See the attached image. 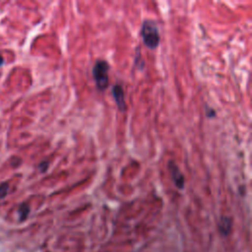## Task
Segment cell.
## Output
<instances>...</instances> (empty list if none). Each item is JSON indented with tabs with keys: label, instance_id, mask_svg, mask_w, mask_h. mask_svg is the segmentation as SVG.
<instances>
[{
	"label": "cell",
	"instance_id": "1",
	"mask_svg": "<svg viewBox=\"0 0 252 252\" xmlns=\"http://www.w3.org/2000/svg\"><path fill=\"white\" fill-rule=\"evenodd\" d=\"M141 35L145 45L150 49H156L159 43V32L157 25L152 21H145L141 29Z\"/></svg>",
	"mask_w": 252,
	"mask_h": 252
},
{
	"label": "cell",
	"instance_id": "2",
	"mask_svg": "<svg viewBox=\"0 0 252 252\" xmlns=\"http://www.w3.org/2000/svg\"><path fill=\"white\" fill-rule=\"evenodd\" d=\"M109 65L104 60H97L93 68V75L98 90L104 91L108 87Z\"/></svg>",
	"mask_w": 252,
	"mask_h": 252
},
{
	"label": "cell",
	"instance_id": "3",
	"mask_svg": "<svg viewBox=\"0 0 252 252\" xmlns=\"http://www.w3.org/2000/svg\"><path fill=\"white\" fill-rule=\"evenodd\" d=\"M168 169H169L170 176H171L172 181L175 184V186L178 189H183L184 184H185V180H184V176H183L182 172L180 171V169L178 168V166L173 161H169Z\"/></svg>",
	"mask_w": 252,
	"mask_h": 252
},
{
	"label": "cell",
	"instance_id": "4",
	"mask_svg": "<svg viewBox=\"0 0 252 252\" xmlns=\"http://www.w3.org/2000/svg\"><path fill=\"white\" fill-rule=\"evenodd\" d=\"M112 94H113V97L116 101L117 107L121 110L124 111L126 109V103H125V98H124V92L121 86L119 85H115L112 89Z\"/></svg>",
	"mask_w": 252,
	"mask_h": 252
},
{
	"label": "cell",
	"instance_id": "5",
	"mask_svg": "<svg viewBox=\"0 0 252 252\" xmlns=\"http://www.w3.org/2000/svg\"><path fill=\"white\" fill-rule=\"evenodd\" d=\"M219 228L221 234L227 235L231 228V220L227 217H221L219 221Z\"/></svg>",
	"mask_w": 252,
	"mask_h": 252
},
{
	"label": "cell",
	"instance_id": "6",
	"mask_svg": "<svg viewBox=\"0 0 252 252\" xmlns=\"http://www.w3.org/2000/svg\"><path fill=\"white\" fill-rule=\"evenodd\" d=\"M30 213V208L29 206H27L26 204H23L20 209H19V215H20V220H24L27 219L28 215Z\"/></svg>",
	"mask_w": 252,
	"mask_h": 252
},
{
	"label": "cell",
	"instance_id": "7",
	"mask_svg": "<svg viewBox=\"0 0 252 252\" xmlns=\"http://www.w3.org/2000/svg\"><path fill=\"white\" fill-rule=\"evenodd\" d=\"M8 192V184L4 183L2 185H0V198L4 197Z\"/></svg>",
	"mask_w": 252,
	"mask_h": 252
},
{
	"label": "cell",
	"instance_id": "8",
	"mask_svg": "<svg viewBox=\"0 0 252 252\" xmlns=\"http://www.w3.org/2000/svg\"><path fill=\"white\" fill-rule=\"evenodd\" d=\"M47 167H48V162H46V161L41 162V163L39 164V168L41 169V171H45Z\"/></svg>",
	"mask_w": 252,
	"mask_h": 252
},
{
	"label": "cell",
	"instance_id": "9",
	"mask_svg": "<svg viewBox=\"0 0 252 252\" xmlns=\"http://www.w3.org/2000/svg\"><path fill=\"white\" fill-rule=\"evenodd\" d=\"M207 115H208V117H210V118L214 117V116L216 115L215 110H214V109H212V108H210L209 110H207Z\"/></svg>",
	"mask_w": 252,
	"mask_h": 252
},
{
	"label": "cell",
	"instance_id": "10",
	"mask_svg": "<svg viewBox=\"0 0 252 252\" xmlns=\"http://www.w3.org/2000/svg\"><path fill=\"white\" fill-rule=\"evenodd\" d=\"M3 64V58H2V56H0V65H2Z\"/></svg>",
	"mask_w": 252,
	"mask_h": 252
}]
</instances>
